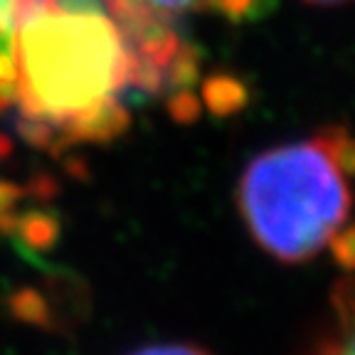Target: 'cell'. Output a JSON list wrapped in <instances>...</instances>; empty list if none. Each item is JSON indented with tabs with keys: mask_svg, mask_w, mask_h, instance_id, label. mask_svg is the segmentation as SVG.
<instances>
[{
	"mask_svg": "<svg viewBox=\"0 0 355 355\" xmlns=\"http://www.w3.org/2000/svg\"><path fill=\"white\" fill-rule=\"evenodd\" d=\"M237 207L266 254L301 264L326 250L348 222L350 190L316 133L254 155L239 178Z\"/></svg>",
	"mask_w": 355,
	"mask_h": 355,
	"instance_id": "obj_1",
	"label": "cell"
},
{
	"mask_svg": "<svg viewBox=\"0 0 355 355\" xmlns=\"http://www.w3.org/2000/svg\"><path fill=\"white\" fill-rule=\"evenodd\" d=\"M20 114L64 123L126 87L128 50L104 10L47 6L15 35Z\"/></svg>",
	"mask_w": 355,
	"mask_h": 355,
	"instance_id": "obj_2",
	"label": "cell"
},
{
	"mask_svg": "<svg viewBox=\"0 0 355 355\" xmlns=\"http://www.w3.org/2000/svg\"><path fill=\"white\" fill-rule=\"evenodd\" d=\"M131 123L128 109L123 101H119L116 94L106 96V99L96 101L89 109L74 114L72 119H67L64 123L57 126L60 139L64 146L77 144V141H92V144H106L111 139H119Z\"/></svg>",
	"mask_w": 355,
	"mask_h": 355,
	"instance_id": "obj_3",
	"label": "cell"
},
{
	"mask_svg": "<svg viewBox=\"0 0 355 355\" xmlns=\"http://www.w3.org/2000/svg\"><path fill=\"white\" fill-rule=\"evenodd\" d=\"M55 0H0V111L17 99L15 35L25 20Z\"/></svg>",
	"mask_w": 355,
	"mask_h": 355,
	"instance_id": "obj_4",
	"label": "cell"
},
{
	"mask_svg": "<svg viewBox=\"0 0 355 355\" xmlns=\"http://www.w3.org/2000/svg\"><path fill=\"white\" fill-rule=\"evenodd\" d=\"M202 101L210 109V114L225 119L232 116L237 111H242L250 101V89L242 79L232 77V74H212L205 84H202Z\"/></svg>",
	"mask_w": 355,
	"mask_h": 355,
	"instance_id": "obj_5",
	"label": "cell"
},
{
	"mask_svg": "<svg viewBox=\"0 0 355 355\" xmlns=\"http://www.w3.org/2000/svg\"><path fill=\"white\" fill-rule=\"evenodd\" d=\"M20 242L22 250H30L35 254L52 250L60 239V220L55 212L47 210H28L22 212L17 220V232L15 237Z\"/></svg>",
	"mask_w": 355,
	"mask_h": 355,
	"instance_id": "obj_6",
	"label": "cell"
},
{
	"mask_svg": "<svg viewBox=\"0 0 355 355\" xmlns=\"http://www.w3.org/2000/svg\"><path fill=\"white\" fill-rule=\"evenodd\" d=\"M200 79V52L193 44H180L166 72H163V92H178V89H190Z\"/></svg>",
	"mask_w": 355,
	"mask_h": 355,
	"instance_id": "obj_7",
	"label": "cell"
},
{
	"mask_svg": "<svg viewBox=\"0 0 355 355\" xmlns=\"http://www.w3.org/2000/svg\"><path fill=\"white\" fill-rule=\"evenodd\" d=\"M10 313L22 323L40 328H52V311L50 304L40 294L37 288H20L10 296Z\"/></svg>",
	"mask_w": 355,
	"mask_h": 355,
	"instance_id": "obj_8",
	"label": "cell"
},
{
	"mask_svg": "<svg viewBox=\"0 0 355 355\" xmlns=\"http://www.w3.org/2000/svg\"><path fill=\"white\" fill-rule=\"evenodd\" d=\"M321 141L326 144V148L331 150L333 161L338 163V168L343 171V175L348 178L355 168V150H353V139L345 126H326L318 131Z\"/></svg>",
	"mask_w": 355,
	"mask_h": 355,
	"instance_id": "obj_9",
	"label": "cell"
},
{
	"mask_svg": "<svg viewBox=\"0 0 355 355\" xmlns=\"http://www.w3.org/2000/svg\"><path fill=\"white\" fill-rule=\"evenodd\" d=\"M168 114L178 123H195L200 119V99L190 89H178L168 96Z\"/></svg>",
	"mask_w": 355,
	"mask_h": 355,
	"instance_id": "obj_10",
	"label": "cell"
},
{
	"mask_svg": "<svg viewBox=\"0 0 355 355\" xmlns=\"http://www.w3.org/2000/svg\"><path fill=\"white\" fill-rule=\"evenodd\" d=\"M150 10L161 12L166 17L183 15V12H198V10H212L215 0H141Z\"/></svg>",
	"mask_w": 355,
	"mask_h": 355,
	"instance_id": "obj_11",
	"label": "cell"
},
{
	"mask_svg": "<svg viewBox=\"0 0 355 355\" xmlns=\"http://www.w3.org/2000/svg\"><path fill=\"white\" fill-rule=\"evenodd\" d=\"M331 252L333 257H336V261H338V266L343 269V272H350V266H353V247H355V234H353V227H348V225H343V227L338 230V232L331 237Z\"/></svg>",
	"mask_w": 355,
	"mask_h": 355,
	"instance_id": "obj_12",
	"label": "cell"
},
{
	"mask_svg": "<svg viewBox=\"0 0 355 355\" xmlns=\"http://www.w3.org/2000/svg\"><path fill=\"white\" fill-rule=\"evenodd\" d=\"M131 355H210L202 348H195L188 343H161V345H148V348H141Z\"/></svg>",
	"mask_w": 355,
	"mask_h": 355,
	"instance_id": "obj_13",
	"label": "cell"
},
{
	"mask_svg": "<svg viewBox=\"0 0 355 355\" xmlns=\"http://www.w3.org/2000/svg\"><path fill=\"white\" fill-rule=\"evenodd\" d=\"M25 190L20 185L10 183L6 178H0V212H8V210H15V205L22 200Z\"/></svg>",
	"mask_w": 355,
	"mask_h": 355,
	"instance_id": "obj_14",
	"label": "cell"
},
{
	"mask_svg": "<svg viewBox=\"0 0 355 355\" xmlns=\"http://www.w3.org/2000/svg\"><path fill=\"white\" fill-rule=\"evenodd\" d=\"M313 355H353V336H350V331H345V336L340 340H326V343H321V348Z\"/></svg>",
	"mask_w": 355,
	"mask_h": 355,
	"instance_id": "obj_15",
	"label": "cell"
},
{
	"mask_svg": "<svg viewBox=\"0 0 355 355\" xmlns=\"http://www.w3.org/2000/svg\"><path fill=\"white\" fill-rule=\"evenodd\" d=\"M28 193L33 198H42V200H50L57 195V183L52 180L50 175H42V178H33L28 185Z\"/></svg>",
	"mask_w": 355,
	"mask_h": 355,
	"instance_id": "obj_16",
	"label": "cell"
},
{
	"mask_svg": "<svg viewBox=\"0 0 355 355\" xmlns=\"http://www.w3.org/2000/svg\"><path fill=\"white\" fill-rule=\"evenodd\" d=\"M17 220H20V215H17L15 210L0 212V234H3V237H15Z\"/></svg>",
	"mask_w": 355,
	"mask_h": 355,
	"instance_id": "obj_17",
	"label": "cell"
},
{
	"mask_svg": "<svg viewBox=\"0 0 355 355\" xmlns=\"http://www.w3.org/2000/svg\"><path fill=\"white\" fill-rule=\"evenodd\" d=\"M10 153H12V141L0 133V161H3V158H8Z\"/></svg>",
	"mask_w": 355,
	"mask_h": 355,
	"instance_id": "obj_18",
	"label": "cell"
},
{
	"mask_svg": "<svg viewBox=\"0 0 355 355\" xmlns=\"http://www.w3.org/2000/svg\"><path fill=\"white\" fill-rule=\"evenodd\" d=\"M309 6H321V8H333V6H345L348 0H304Z\"/></svg>",
	"mask_w": 355,
	"mask_h": 355,
	"instance_id": "obj_19",
	"label": "cell"
}]
</instances>
